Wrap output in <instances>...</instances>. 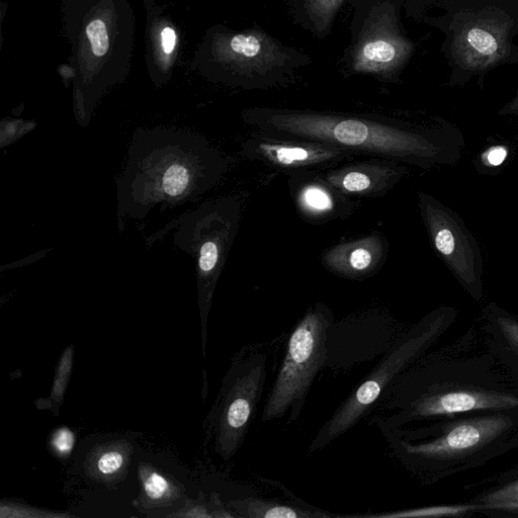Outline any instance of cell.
<instances>
[{
	"label": "cell",
	"mask_w": 518,
	"mask_h": 518,
	"mask_svg": "<svg viewBox=\"0 0 518 518\" xmlns=\"http://www.w3.org/2000/svg\"><path fill=\"white\" fill-rule=\"evenodd\" d=\"M243 119L269 135L325 142L356 156L405 164L435 163L443 150L430 134L386 117L252 108Z\"/></svg>",
	"instance_id": "cell-1"
},
{
	"label": "cell",
	"mask_w": 518,
	"mask_h": 518,
	"mask_svg": "<svg viewBox=\"0 0 518 518\" xmlns=\"http://www.w3.org/2000/svg\"><path fill=\"white\" fill-rule=\"evenodd\" d=\"M333 325L334 314L322 303L311 306L297 323L268 396L264 422L298 420L317 375L327 365Z\"/></svg>",
	"instance_id": "cell-2"
},
{
	"label": "cell",
	"mask_w": 518,
	"mask_h": 518,
	"mask_svg": "<svg viewBox=\"0 0 518 518\" xmlns=\"http://www.w3.org/2000/svg\"><path fill=\"white\" fill-rule=\"evenodd\" d=\"M268 378V355L239 356L228 372L217 404L216 449L224 460L241 448L261 402Z\"/></svg>",
	"instance_id": "cell-3"
},
{
	"label": "cell",
	"mask_w": 518,
	"mask_h": 518,
	"mask_svg": "<svg viewBox=\"0 0 518 518\" xmlns=\"http://www.w3.org/2000/svg\"><path fill=\"white\" fill-rule=\"evenodd\" d=\"M428 337L427 331L413 333L396 343L319 429L309 446V453L325 449L374 412L387 389L421 352Z\"/></svg>",
	"instance_id": "cell-4"
},
{
	"label": "cell",
	"mask_w": 518,
	"mask_h": 518,
	"mask_svg": "<svg viewBox=\"0 0 518 518\" xmlns=\"http://www.w3.org/2000/svg\"><path fill=\"white\" fill-rule=\"evenodd\" d=\"M241 154L250 160L292 172L334 167L356 157L329 143L279 137L259 131L243 142Z\"/></svg>",
	"instance_id": "cell-5"
},
{
	"label": "cell",
	"mask_w": 518,
	"mask_h": 518,
	"mask_svg": "<svg viewBox=\"0 0 518 518\" xmlns=\"http://www.w3.org/2000/svg\"><path fill=\"white\" fill-rule=\"evenodd\" d=\"M242 202L238 197L224 198L210 206L202 224L199 269L202 280V322L204 351L206 347L207 318L215 284L238 230Z\"/></svg>",
	"instance_id": "cell-6"
},
{
	"label": "cell",
	"mask_w": 518,
	"mask_h": 518,
	"mask_svg": "<svg viewBox=\"0 0 518 518\" xmlns=\"http://www.w3.org/2000/svg\"><path fill=\"white\" fill-rule=\"evenodd\" d=\"M419 209L431 243L449 268L468 285L478 280V255L470 235L450 211L433 197L418 194Z\"/></svg>",
	"instance_id": "cell-7"
},
{
	"label": "cell",
	"mask_w": 518,
	"mask_h": 518,
	"mask_svg": "<svg viewBox=\"0 0 518 518\" xmlns=\"http://www.w3.org/2000/svg\"><path fill=\"white\" fill-rule=\"evenodd\" d=\"M412 52V43L398 33L389 12L380 9L366 25L355 47L352 68L356 73L390 78Z\"/></svg>",
	"instance_id": "cell-8"
},
{
	"label": "cell",
	"mask_w": 518,
	"mask_h": 518,
	"mask_svg": "<svg viewBox=\"0 0 518 518\" xmlns=\"http://www.w3.org/2000/svg\"><path fill=\"white\" fill-rule=\"evenodd\" d=\"M288 186L296 210L310 224L348 219L361 206L359 200L335 189L321 170L292 172Z\"/></svg>",
	"instance_id": "cell-9"
},
{
	"label": "cell",
	"mask_w": 518,
	"mask_h": 518,
	"mask_svg": "<svg viewBox=\"0 0 518 518\" xmlns=\"http://www.w3.org/2000/svg\"><path fill=\"white\" fill-rule=\"evenodd\" d=\"M511 25L507 18L473 17L455 36L452 45L456 62L467 70H484L501 62L508 53Z\"/></svg>",
	"instance_id": "cell-10"
},
{
	"label": "cell",
	"mask_w": 518,
	"mask_h": 518,
	"mask_svg": "<svg viewBox=\"0 0 518 518\" xmlns=\"http://www.w3.org/2000/svg\"><path fill=\"white\" fill-rule=\"evenodd\" d=\"M408 174L404 163L372 158L323 171L324 178L339 192L353 199H381Z\"/></svg>",
	"instance_id": "cell-11"
},
{
	"label": "cell",
	"mask_w": 518,
	"mask_h": 518,
	"mask_svg": "<svg viewBox=\"0 0 518 518\" xmlns=\"http://www.w3.org/2000/svg\"><path fill=\"white\" fill-rule=\"evenodd\" d=\"M389 252L387 238L378 232L341 242L321 254L323 267L331 274L352 281H364L385 266Z\"/></svg>",
	"instance_id": "cell-12"
},
{
	"label": "cell",
	"mask_w": 518,
	"mask_h": 518,
	"mask_svg": "<svg viewBox=\"0 0 518 518\" xmlns=\"http://www.w3.org/2000/svg\"><path fill=\"white\" fill-rule=\"evenodd\" d=\"M500 425L497 420L465 422L452 429L445 438L415 446L397 441L390 435L385 437L402 458H408L409 461L414 459L422 461L450 457L471 450L481 444L486 437L493 435Z\"/></svg>",
	"instance_id": "cell-13"
},
{
	"label": "cell",
	"mask_w": 518,
	"mask_h": 518,
	"mask_svg": "<svg viewBox=\"0 0 518 518\" xmlns=\"http://www.w3.org/2000/svg\"><path fill=\"white\" fill-rule=\"evenodd\" d=\"M242 517L249 518H322L330 514L292 505L280 499L245 498L230 503Z\"/></svg>",
	"instance_id": "cell-14"
},
{
	"label": "cell",
	"mask_w": 518,
	"mask_h": 518,
	"mask_svg": "<svg viewBox=\"0 0 518 518\" xmlns=\"http://www.w3.org/2000/svg\"><path fill=\"white\" fill-rule=\"evenodd\" d=\"M129 454V446L123 443L102 447L93 455L91 470L98 478L117 477L128 465Z\"/></svg>",
	"instance_id": "cell-15"
},
{
	"label": "cell",
	"mask_w": 518,
	"mask_h": 518,
	"mask_svg": "<svg viewBox=\"0 0 518 518\" xmlns=\"http://www.w3.org/2000/svg\"><path fill=\"white\" fill-rule=\"evenodd\" d=\"M139 472L147 502L162 505L178 497V488L155 469L142 465Z\"/></svg>",
	"instance_id": "cell-16"
},
{
	"label": "cell",
	"mask_w": 518,
	"mask_h": 518,
	"mask_svg": "<svg viewBox=\"0 0 518 518\" xmlns=\"http://www.w3.org/2000/svg\"><path fill=\"white\" fill-rule=\"evenodd\" d=\"M194 184V171L184 165H172L161 175V190L169 198L183 196Z\"/></svg>",
	"instance_id": "cell-17"
},
{
	"label": "cell",
	"mask_w": 518,
	"mask_h": 518,
	"mask_svg": "<svg viewBox=\"0 0 518 518\" xmlns=\"http://www.w3.org/2000/svg\"><path fill=\"white\" fill-rule=\"evenodd\" d=\"M73 348L69 347L62 355L58 366L56 368V374L52 386V391L49 396L48 408L58 407L63 403L64 395L69 383L71 376L72 364H73Z\"/></svg>",
	"instance_id": "cell-18"
},
{
	"label": "cell",
	"mask_w": 518,
	"mask_h": 518,
	"mask_svg": "<svg viewBox=\"0 0 518 518\" xmlns=\"http://www.w3.org/2000/svg\"><path fill=\"white\" fill-rule=\"evenodd\" d=\"M344 0H305L310 19L319 30H325L333 21Z\"/></svg>",
	"instance_id": "cell-19"
},
{
	"label": "cell",
	"mask_w": 518,
	"mask_h": 518,
	"mask_svg": "<svg viewBox=\"0 0 518 518\" xmlns=\"http://www.w3.org/2000/svg\"><path fill=\"white\" fill-rule=\"evenodd\" d=\"M463 508L459 507H430L422 509L401 510L387 513H379L373 515H356V517H372V518H411V517H428L442 516L445 514L456 513Z\"/></svg>",
	"instance_id": "cell-20"
},
{
	"label": "cell",
	"mask_w": 518,
	"mask_h": 518,
	"mask_svg": "<svg viewBox=\"0 0 518 518\" xmlns=\"http://www.w3.org/2000/svg\"><path fill=\"white\" fill-rule=\"evenodd\" d=\"M0 516L17 518L71 517V515L67 513L49 512L16 503H3L2 506H0Z\"/></svg>",
	"instance_id": "cell-21"
},
{
	"label": "cell",
	"mask_w": 518,
	"mask_h": 518,
	"mask_svg": "<svg viewBox=\"0 0 518 518\" xmlns=\"http://www.w3.org/2000/svg\"><path fill=\"white\" fill-rule=\"evenodd\" d=\"M86 35H88L92 50L98 57H103L109 50V35L105 22L102 20H95L88 28H86Z\"/></svg>",
	"instance_id": "cell-22"
},
{
	"label": "cell",
	"mask_w": 518,
	"mask_h": 518,
	"mask_svg": "<svg viewBox=\"0 0 518 518\" xmlns=\"http://www.w3.org/2000/svg\"><path fill=\"white\" fill-rule=\"evenodd\" d=\"M54 453L60 457H67L75 446V435L68 427H60L54 431L50 442Z\"/></svg>",
	"instance_id": "cell-23"
},
{
	"label": "cell",
	"mask_w": 518,
	"mask_h": 518,
	"mask_svg": "<svg viewBox=\"0 0 518 518\" xmlns=\"http://www.w3.org/2000/svg\"><path fill=\"white\" fill-rule=\"evenodd\" d=\"M162 48L166 54L174 52L177 45V34L169 27L163 29L161 33Z\"/></svg>",
	"instance_id": "cell-24"
},
{
	"label": "cell",
	"mask_w": 518,
	"mask_h": 518,
	"mask_svg": "<svg viewBox=\"0 0 518 518\" xmlns=\"http://www.w3.org/2000/svg\"><path fill=\"white\" fill-rule=\"evenodd\" d=\"M507 157V150L504 147L497 146L490 149L487 153V161L492 166L501 165Z\"/></svg>",
	"instance_id": "cell-25"
},
{
	"label": "cell",
	"mask_w": 518,
	"mask_h": 518,
	"mask_svg": "<svg viewBox=\"0 0 518 518\" xmlns=\"http://www.w3.org/2000/svg\"><path fill=\"white\" fill-rule=\"evenodd\" d=\"M171 516L181 517H213L208 509L204 505H194L189 507L187 510L183 509L180 513L172 514Z\"/></svg>",
	"instance_id": "cell-26"
},
{
	"label": "cell",
	"mask_w": 518,
	"mask_h": 518,
	"mask_svg": "<svg viewBox=\"0 0 518 518\" xmlns=\"http://www.w3.org/2000/svg\"><path fill=\"white\" fill-rule=\"evenodd\" d=\"M500 115H518V93L516 97L500 111Z\"/></svg>",
	"instance_id": "cell-27"
}]
</instances>
